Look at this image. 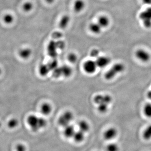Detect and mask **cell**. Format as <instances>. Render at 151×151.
Instances as JSON below:
<instances>
[{
	"instance_id": "cell-5",
	"label": "cell",
	"mask_w": 151,
	"mask_h": 151,
	"mask_svg": "<svg viewBox=\"0 0 151 151\" xmlns=\"http://www.w3.org/2000/svg\"><path fill=\"white\" fill-rule=\"evenodd\" d=\"M94 103L97 105H109L112 101V98L109 94H98L94 97Z\"/></svg>"
},
{
	"instance_id": "cell-17",
	"label": "cell",
	"mask_w": 151,
	"mask_h": 151,
	"mask_svg": "<svg viewBox=\"0 0 151 151\" xmlns=\"http://www.w3.org/2000/svg\"><path fill=\"white\" fill-rule=\"evenodd\" d=\"M97 23L102 28L106 27L109 25L110 20L105 16H101L98 18Z\"/></svg>"
},
{
	"instance_id": "cell-32",
	"label": "cell",
	"mask_w": 151,
	"mask_h": 151,
	"mask_svg": "<svg viewBox=\"0 0 151 151\" xmlns=\"http://www.w3.org/2000/svg\"><path fill=\"white\" fill-rule=\"evenodd\" d=\"M142 1L145 4L151 6V0H142Z\"/></svg>"
},
{
	"instance_id": "cell-15",
	"label": "cell",
	"mask_w": 151,
	"mask_h": 151,
	"mask_svg": "<svg viewBox=\"0 0 151 151\" xmlns=\"http://www.w3.org/2000/svg\"><path fill=\"white\" fill-rule=\"evenodd\" d=\"M73 140L76 143H80L84 141L85 139V133L80 130L76 131L73 137Z\"/></svg>"
},
{
	"instance_id": "cell-10",
	"label": "cell",
	"mask_w": 151,
	"mask_h": 151,
	"mask_svg": "<svg viewBox=\"0 0 151 151\" xmlns=\"http://www.w3.org/2000/svg\"><path fill=\"white\" fill-rule=\"evenodd\" d=\"M64 128L63 135L64 137L68 139L72 138L76 132L75 127H73V125L70 124Z\"/></svg>"
},
{
	"instance_id": "cell-24",
	"label": "cell",
	"mask_w": 151,
	"mask_h": 151,
	"mask_svg": "<svg viewBox=\"0 0 151 151\" xmlns=\"http://www.w3.org/2000/svg\"><path fill=\"white\" fill-rule=\"evenodd\" d=\"M119 146L115 143H111L106 146V151H119Z\"/></svg>"
},
{
	"instance_id": "cell-7",
	"label": "cell",
	"mask_w": 151,
	"mask_h": 151,
	"mask_svg": "<svg viewBox=\"0 0 151 151\" xmlns=\"http://www.w3.org/2000/svg\"><path fill=\"white\" fill-rule=\"evenodd\" d=\"M135 56L140 61L144 63L148 62L151 58L150 53L142 49L137 50L135 52Z\"/></svg>"
},
{
	"instance_id": "cell-3",
	"label": "cell",
	"mask_w": 151,
	"mask_h": 151,
	"mask_svg": "<svg viewBox=\"0 0 151 151\" xmlns=\"http://www.w3.org/2000/svg\"><path fill=\"white\" fill-rule=\"evenodd\" d=\"M139 17L146 28H151V6L149 7L141 12Z\"/></svg>"
},
{
	"instance_id": "cell-8",
	"label": "cell",
	"mask_w": 151,
	"mask_h": 151,
	"mask_svg": "<svg viewBox=\"0 0 151 151\" xmlns=\"http://www.w3.org/2000/svg\"><path fill=\"white\" fill-rule=\"evenodd\" d=\"M118 132L115 127H110L105 130L103 134V137L105 140L111 141L117 137Z\"/></svg>"
},
{
	"instance_id": "cell-11",
	"label": "cell",
	"mask_w": 151,
	"mask_h": 151,
	"mask_svg": "<svg viewBox=\"0 0 151 151\" xmlns=\"http://www.w3.org/2000/svg\"><path fill=\"white\" fill-rule=\"evenodd\" d=\"M52 108L49 103H45L41 106L40 112L42 115L47 116L50 115L52 111Z\"/></svg>"
},
{
	"instance_id": "cell-18",
	"label": "cell",
	"mask_w": 151,
	"mask_h": 151,
	"mask_svg": "<svg viewBox=\"0 0 151 151\" xmlns=\"http://www.w3.org/2000/svg\"><path fill=\"white\" fill-rule=\"evenodd\" d=\"M56 47H57V45H56L54 42H50L49 44L48 47H47V51H48V54L51 57L56 56L57 53L56 52Z\"/></svg>"
},
{
	"instance_id": "cell-16",
	"label": "cell",
	"mask_w": 151,
	"mask_h": 151,
	"mask_svg": "<svg viewBox=\"0 0 151 151\" xmlns=\"http://www.w3.org/2000/svg\"><path fill=\"white\" fill-rule=\"evenodd\" d=\"M85 5V2L83 0H76L73 5V9L76 12H80L84 8Z\"/></svg>"
},
{
	"instance_id": "cell-36",
	"label": "cell",
	"mask_w": 151,
	"mask_h": 151,
	"mask_svg": "<svg viewBox=\"0 0 151 151\" xmlns=\"http://www.w3.org/2000/svg\"><path fill=\"white\" fill-rule=\"evenodd\" d=\"M2 126V124L1 123V122H0V128H1V127Z\"/></svg>"
},
{
	"instance_id": "cell-13",
	"label": "cell",
	"mask_w": 151,
	"mask_h": 151,
	"mask_svg": "<svg viewBox=\"0 0 151 151\" xmlns=\"http://www.w3.org/2000/svg\"><path fill=\"white\" fill-rule=\"evenodd\" d=\"M32 53V50L29 48L22 49L19 52V55L21 58L27 59L29 58Z\"/></svg>"
},
{
	"instance_id": "cell-21",
	"label": "cell",
	"mask_w": 151,
	"mask_h": 151,
	"mask_svg": "<svg viewBox=\"0 0 151 151\" xmlns=\"http://www.w3.org/2000/svg\"><path fill=\"white\" fill-rule=\"evenodd\" d=\"M50 71L47 64H42L39 68V72L42 76H46Z\"/></svg>"
},
{
	"instance_id": "cell-12",
	"label": "cell",
	"mask_w": 151,
	"mask_h": 151,
	"mask_svg": "<svg viewBox=\"0 0 151 151\" xmlns=\"http://www.w3.org/2000/svg\"><path fill=\"white\" fill-rule=\"evenodd\" d=\"M60 67L62 76L68 78L70 77L73 73L72 68L68 65H64Z\"/></svg>"
},
{
	"instance_id": "cell-27",
	"label": "cell",
	"mask_w": 151,
	"mask_h": 151,
	"mask_svg": "<svg viewBox=\"0 0 151 151\" xmlns=\"http://www.w3.org/2000/svg\"><path fill=\"white\" fill-rule=\"evenodd\" d=\"M68 60L70 63H75L77 60V55L73 53H70L68 56Z\"/></svg>"
},
{
	"instance_id": "cell-14",
	"label": "cell",
	"mask_w": 151,
	"mask_h": 151,
	"mask_svg": "<svg viewBox=\"0 0 151 151\" xmlns=\"http://www.w3.org/2000/svg\"><path fill=\"white\" fill-rule=\"evenodd\" d=\"M79 130L84 133H87L90 130V127L88 122L85 120H81L78 123Z\"/></svg>"
},
{
	"instance_id": "cell-33",
	"label": "cell",
	"mask_w": 151,
	"mask_h": 151,
	"mask_svg": "<svg viewBox=\"0 0 151 151\" xmlns=\"http://www.w3.org/2000/svg\"><path fill=\"white\" fill-rule=\"evenodd\" d=\"M147 95V97H148V98L151 100V90L148 92Z\"/></svg>"
},
{
	"instance_id": "cell-1",
	"label": "cell",
	"mask_w": 151,
	"mask_h": 151,
	"mask_svg": "<svg viewBox=\"0 0 151 151\" xmlns=\"http://www.w3.org/2000/svg\"><path fill=\"white\" fill-rule=\"evenodd\" d=\"M27 123L33 132H37L46 127L47 121L42 117L35 115L28 116L27 119Z\"/></svg>"
},
{
	"instance_id": "cell-28",
	"label": "cell",
	"mask_w": 151,
	"mask_h": 151,
	"mask_svg": "<svg viewBox=\"0 0 151 151\" xmlns=\"http://www.w3.org/2000/svg\"><path fill=\"white\" fill-rule=\"evenodd\" d=\"M4 21L8 24H10L14 20V17L12 15L10 14H6L4 18Z\"/></svg>"
},
{
	"instance_id": "cell-23",
	"label": "cell",
	"mask_w": 151,
	"mask_h": 151,
	"mask_svg": "<svg viewBox=\"0 0 151 151\" xmlns=\"http://www.w3.org/2000/svg\"><path fill=\"white\" fill-rule=\"evenodd\" d=\"M143 112L145 116L148 118H151V104L147 103L144 106Z\"/></svg>"
},
{
	"instance_id": "cell-6",
	"label": "cell",
	"mask_w": 151,
	"mask_h": 151,
	"mask_svg": "<svg viewBox=\"0 0 151 151\" xmlns=\"http://www.w3.org/2000/svg\"><path fill=\"white\" fill-rule=\"evenodd\" d=\"M96 62L92 60H88L84 63L83 65L84 72L88 74H92L96 72L97 68Z\"/></svg>"
},
{
	"instance_id": "cell-26",
	"label": "cell",
	"mask_w": 151,
	"mask_h": 151,
	"mask_svg": "<svg viewBox=\"0 0 151 151\" xmlns=\"http://www.w3.org/2000/svg\"><path fill=\"white\" fill-rule=\"evenodd\" d=\"M47 65H48L50 71L51 70H54L55 69L57 68L58 67V63L57 61L53 59V60H51L48 63H47Z\"/></svg>"
},
{
	"instance_id": "cell-29",
	"label": "cell",
	"mask_w": 151,
	"mask_h": 151,
	"mask_svg": "<svg viewBox=\"0 0 151 151\" xmlns=\"http://www.w3.org/2000/svg\"><path fill=\"white\" fill-rule=\"evenodd\" d=\"M15 151H27V148L24 144L19 143L16 146Z\"/></svg>"
},
{
	"instance_id": "cell-31",
	"label": "cell",
	"mask_w": 151,
	"mask_h": 151,
	"mask_svg": "<svg viewBox=\"0 0 151 151\" xmlns=\"http://www.w3.org/2000/svg\"><path fill=\"white\" fill-rule=\"evenodd\" d=\"M99 54H100V52L99 50L96 49H94L90 52V55L92 58H97L100 56Z\"/></svg>"
},
{
	"instance_id": "cell-9",
	"label": "cell",
	"mask_w": 151,
	"mask_h": 151,
	"mask_svg": "<svg viewBox=\"0 0 151 151\" xmlns=\"http://www.w3.org/2000/svg\"><path fill=\"white\" fill-rule=\"evenodd\" d=\"M111 59L107 56H99L96 58V62L97 67L103 68L107 67L111 63Z\"/></svg>"
},
{
	"instance_id": "cell-2",
	"label": "cell",
	"mask_w": 151,
	"mask_h": 151,
	"mask_svg": "<svg viewBox=\"0 0 151 151\" xmlns=\"http://www.w3.org/2000/svg\"><path fill=\"white\" fill-rule=\"evenodd\" d=\"M125 68V65L123 63H115L105 73L104 76L105 78L108 81L112 80L118 74L124 71Z\"/></svg>"
},
{
	"instance_id": "cell-4",
	"label": "cell",
	"mask_w": 151,
	"mask_h": 151,
	"mask_svg": "<svg viewBox=\"0 0 151 151\" xmlns=\"http://www.w3.org/2000/svg\"><path fill=\"white\" fill-rule=\"evenodd\" d=\"M74 119V115L71 111H68L63 113L58 119V123L61 127H65L70 125Z\"/></svg>"
},
{
	"instance_id": "cell-35",
	"label": "cell",
	"mask_w": 151,
	"mask_h": 151,
	"mask_svg": "<svg viewBox=\"0 0 151 151\" xmlns=\"http://www.w3.org/2000/svg\"><path fill=\"white\" fill-rule=\"evenodd\" d=\"M2 73V70L1 69V68H0V75H1V73Z\"/></svg>"
},
{
	"instance_id": "cell-19",
	"label": "cell",
	"mask_w": 151,
	"mask_h": 151,
	"mask_svg": "<svg viewBox=\"0 0 151 151\" xmlns=\"http://www.w3.org/2000/svg\"><path fill=\"white\" fill-rule=\"evenodd\" d=\"M89 29L93 33L99 34L101 32L102 27L97 23H92L89 25Z\"/></svg>"
},
{
	"instance_id": "cell-22",
	"label": "cell",
	"mask_w": 151,
	"mask_h": 151,
	"mask_svg": "<svg viewBox=\"0 0 151 151\" xmlns=\"http://www.w3.org/2000/svg\"><path fill=\"white\" fill-rule=\"evenodd\" d=\"M19 122L18 120L16 118H12L10 119L8 122L7 126L10 129H14L18 126Z\"/></svg>"
},
{
	"instance_id": "cell-30",
	"label": "cell",
	"mask_w": 151,
	"mask_h": 151,
	"mask_svg": "<svg viewBox=\"0 0 151 151\" xmlns=\"http://www.w3.org/2000/svg\"><path fill=\"white\" fill-rule=\"evenodd\" d=\"M23 8L24 11L26 12H29L33 8V5L31 3L29 2L24 3L23 6Z\"/></svg>"
},
{
	"instance_id": "cell-34",
	"label": "cell",
	"mask_w": 151,
	"mask_h": 151,
	"mask_svg": "<svg viewBox=\"0 0 151 151\" xmlns=\"http://www.w3.org/2000/svg\"><path fill=\"white\" fill-rule=\"evenodd\" d=\"M45 1L48 4H51L55 0H45Z\"/></svg>"
},
{
	"instance_id": "cell-20",
	"label": "cell",
	"mask_w": 151,
	"mask_h": 151,
	"mask_svg": "<svg viewBox=\"0 0 151 151\" xmlns=\"http://www.w3.org/2000/svg\"><path fill=\"white\" fill-rule=\"evenodd\" d=\"M70 21V18L68 16L66 15L63 16L59 22L60 27L62 29H64L67 27Z\"/></svg>"
},
{
	"instance_id": "cell-25",
	"label": "cell",
	"mask_w": 151,
	"mask_h": 151,
	"mask_svg": "<svg viewBox=\"0 0 151 151\" xmlns=\"http://www.w3.org/2000/svg\"><path fill=\"white\" fill-rule=\"evenodd\" d=\"M143 138L146 140L151 139V125H150L145 130L143 134Z\"/></svg>"
}]
</instances>
